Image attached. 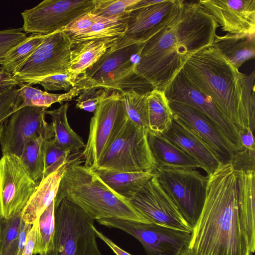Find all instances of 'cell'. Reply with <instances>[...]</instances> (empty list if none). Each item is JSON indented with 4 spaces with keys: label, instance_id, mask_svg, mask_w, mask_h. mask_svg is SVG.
<instances>
[{
    "label": "cell",
    "instance_id": "6da1fadb",
    "mask_svg": "<svg viewBox=\"0 0 255 255\" xmlns=\"http://www.w3.org/2000/svg\"><path fill=\"white\" fill-rule=\"evenodd\" d=\"M219 26L198 0H181L172 20L143 44L136 75L164 91L193 54L213 45Z\"/></svg>",
    "mask_w": 255,
    "mask_h": 255
},
{
    "label": "cell",
    "instance_id": "60d3db41",
    "mask_svg": "<svg viewBox=\"0 0 255 255\" xmlns=\"http://www.w3.org/2000/svg\"><path fill=\"white\" fill-rule=\"evenodd\" d=\"M27 37L22 28L0 30V60Z\"/></svg>",
    "mask_w": 255,
    "mask_h": 255
},
{
    "label": "cell",
    "instance_id": "d6a6232c",
    "mask_svg": "<svg viewBox=\"0 0 255 255\" xmlns=\"http://www.w3.org/2000/svg\"><path fill=\"white\" fill-rule=\"evenodd\" d=\"M35 226L33 255H44L53 246L55 232L54 201L33 223Z\"/></svg>",
    "mask_w": 255,
    "mask_h": 255
},
{
    "label": "cell",
    "instance_id": "3957f363",
    "mask_svg": "<svg viewBox=\"0 0 255 255\" xmlns=\"http://www.w3.org/2000/svg\"><path fill=\"white\" fill-rule=\"evenodd\" d=\"M181 71L201 92L211 98L240 130L255 128V72L235 68L212 45L193 54Z\"/></svg>",
    "mask_w": 255,
    "mask_h": 255
},
{
    "label": "cell",
    "instance_id": "cb8c5ba5",
    "mask_svg": "<svg viewBox=\"0 0 255 255\" xmlns=\"http://www.w3.org/2000/svg\"><path fill=\"white\" fill-rule=\"evenodd\" d=\"M212 46L236 69L255 56V35L227 33L216 35Z\"/></svg>",
    "mask_w": 255,
    "mask_h": 255
},
{
    "label": "cell",
    "instance_id": "52a82bcc",
    "mask_svg": "<svg viewBox=\"0 0 255 255\" xmlns=\"http://www.w3.org/2000/svg\"><path fill=\"white\" fill-rule=\"evenodd\" d=\"M160 185L175 204L192 229L202 212L208 176L195 169L156 167Z\"/></svg>",
    "mask_w": 255,
    "mask_h": 255
},
{
    "label": "cell",
    "instance_id": "e0dca14e",
    "mask_svg": "<svg viewBox=\"0 0 255 255\" xmlns=\"http://www.w3.org/2000/svg\"><path fill=\"white\" fill-rule=\"evenodd\" d=\"M168 102L174 121L197 134L219 155L223 163L231 162L236 151L211 119L193 107Z\"/></svg>",
    "mask_w": 255,
    "mask_h": 255
},
{
    "label": "cell",
    "instance_id": "bcb514c9",
    "mask_svg": "<svg viewBox=\"0 0 255 255\" xmlns=\"http://www.w3.org/2000/svg\"><path fill=\"white\" fill-rule=\"evenodd\" d=\"M94 230L97 237H98L102 240L109 247H110V248L116 255H132L117 246L111 239L106 236V235L103 234L101 232L98 231L95 226L94 227Z\"/></svg>",
    "mask_w": 255,
    "mask_h": 255
},
{
    "label": "cell",
    "instance_id": "f35d334b",
    "mask_svg": "<svg viewBox=\"0 0 255 255\" xmlns=\"http://www.w3.org/2000/svg\"><path fill=\"white\" fill-rule=\"evenodd\" d=\"M22 223L21 213L8 219L3 218L0 255H4L11 245L18 240Z\"/></svg>",
    "mask_w": 255,
    "mask_h": 255
},
{
    "label": "cell",
    "instance_id": "4dcf8cb0",
    "mask_svg": "<svg viewBox=\"0 0 255 255\" xmlns=\"http://www.w3.org/2000/svg\"><path fill=\"white\" fill-rule=\"evenodd\" d=\"M46 36L33 33L27 36L0 60V66L12 75L17 73L40 45Z\"/></svg>",
    "mask_w": 255,
    "mask_h": 255
},
{
    "label": "cell",
    "instance_id": "1f68e13d",
    "mask_svg": "<svg viewBox=\"0 0 255 255\" xmlns=\"http://www.w3.org/2000/svg\"><path fill=\"white\" fill-rule=\"evenodd\" d=\"M54 136L51 124L46 132L27 145L19 157L30 175L37 183L41 180L44 172V142Z\"/></svg>",
    "mask_w": 255,
    "mask_h": 255
},
{
    "label": "cell",
    "instance_id": "7a4b0ae2",
    "mask_svg": "<svg viewBox=\"0 0 255 255\" xmlns=\"http://www.w3.org/2000/svg\"><path fill=\"white\" fill-rule=\"evenodd\" d=\"M208 180L204 204L188 246L197 255H252L239 212L238 172L222 163Z\"/></svg>",
    "mask_w": 255,
    "mask_h": 255
},
{
    "label": "cell",
    "instance_id": "ab89813d",
    "mask_svg": "<svg viewBox=\"0 0 255 255\" xmlns=\"http://www.w3.org/2000/svg\"><path fill=\"white\" fill-rule=\"evenodd\" d=\"M112 91L100 86L87 88L78 96L76 99V107L89 112H94L100 102Z\"/></svg>",
    "mask_w": 255,
    "mask_h": 255
},
{
    "label": "cell",
    "instance_id": "f546056e",
    "mask_svg": "<svg viewBox=\"0 0 255 255\" xmlns=\"http://www.w3.org/2000/svg\"><path fill=\"white\" fill-rule=\"evenodd\" d=\"M148 130L163 134L173 121V114L164 92L153 89L147 92Z\"/></svg>",
    "mask_w": 255,
    "mask_h": 255
},
{
    "label": "cell",
    "instance_id": "5bb4252c",
    "mask_svg": "<svg viewBox=\"0 0 255 255\" xmlns=\"http://www.w3.org/2000/svg\"><path fill=\"white\" fill-rule=\"evenodd\" d=\"M181 0H160L151 5L130 10L124 35L111 51L134 44H143L162 29L174 17Z\"/></svg>",
    "mask_w": 255,
    "mask_h": 255
},
{
    "label": "cell",
    "instance_id": "f6af8a7d",
    "mask_svg": "<svg viewBox=\"0 0 255 255\" xmlns=\"http://www.w3.org/2000/svg\"><path fill=\"white\" fill-rule=\"evenodd\" d=\"M16 80L13 75L0 66V93L8 91L20 84Z\"/></svg>",
    "mask_w": 255,
    "mask_h": 255
},
{
    "label": "cell",
    "instance_id": "603a6c76",
    "mask_svg": "<svg viewBox=\"0 0 255 255\" xmlns=\"http://www.w3.org/2000/svg\"><path fill=\"white\" fill-rule=\"evenodd\" d=\"M147 140L156 167L201 168L195 159L162 134L148 130Z\"/></svg>",
    "mask_w": 255,
    "mask_h": 255
},
{
    "label": "cell",
    "instance_id": "277c9868",
    "mask_svg": "<svg viewBox=\"0 0 255 255\" xmlns=\"http://www.w3.org/2000/svg\"><path fill=\"white\" fill-rule=\"evenodd\" d=\"M71 160L60 183L54 200L55 209L66 199L92 219L118 218L150 223L128 202L112 191L92 169Z\"/></svg>",
    "mask_w": 255,
    "mask_h": 255
},
{
    "label": "cell",
    "instance_id": "e575fe53",
    "mask_svg": "<svg viewBox=\"0 0 255 255\" xmlns=\"http://www.w3.org/2000/svg\"><path fill=\"white\" fill-rule=\"evenodd\" d=\"M85 76V74L79 75L70 72L58 74L29 81L25 84L29 85L39 84L45 91L64 90L69 91L75 87Z\"/></svg>",
    "mask_w": 255,
    "mask_h": 255
},
{
    "label": "cell",
    "instance_id": "4316f807",
    "mask_svg": "<svg viewBox=\"0 0 255 255\" xmlns=\"http://www.w3.org/2000/svg\"><path fill=\"white\" fill-rule=\"evenodd\" d=\"M68 103L62 104L57 109L47 111L46 114L51 118L54 142L60 148L77 153L81 149L84 148L85 144L82 138L71 128L67 119Z\"/></svg>",
    "mask_w": 255,
    "mask_h": 255
},
{
    "label": "cell",
    "instance_id": "484cf974",
    "mask_svg": "<svg viewBox=\"0 0 255 255\" xmlns=\"http://www.w3.org/2000/svg\"><path fill=\"white\" fill-rule=\"evenodd\" d=\"M118 39L93 40L72 45L69 72L82 75L113 47Z\"/></svg>",
    "mask_w": 255,
    "mask_h": 255
},
{
    "label": "cell",
    "instance_id": "f907efd6",
    "mask_svg": "<svg viewBox=\"0 0 255 255\" xmlns=\"http://www.w3.org/2000/svg\"><path fill=\"white\" fill-rule=\"evenodd\" d=\"M2 221H3V218H0V242L1 229H2Z\"/></svg>",
    "mask_w": 255,
    "mask_h": 255
},
{
    "label": "cell",
    "instance_id": "8fae6325",
    "mask_svg": "<svg viewBox=\"0 0 255 255\" xmlns=\"http://www.w3.org/2000/svg\"><path fill=\"white\" fill-rule=\"evenodd\" d=\"M94 4V0H44L21 12L22 28L26 33L49 34L91 11Z\"/></svg>",
    "mask_w": 255,
    "mask_h": 255
},
{
    "label": "cell",
    "instance_id": "74e56055",
    "mask_svg": "<svg viewBox=\"0 0 255 255\" xmlns=\"http://www.w3.org/2000/svg\"><path fill=\"white\" fill-rule=\"evenodd\" d=\"M22 103V100L16 87L0 93V142L6 122Z\"/></svg>",
    "mask_w": 255,
    "mask_h": 255
},
{
    "label": "cell",
    "instance_id": "681fc988",
    "mask_svg": "<svg viewBox=\"0 0 255 255\" xmlns=\"http://www.w3.org/2000/svg\"><path fill=\"white\" fill-rule=\"evenodd\" d=\"M180 255H197L188 247L186 248L180 254Z\"/></svg>",
    "mask_w": 255,
    "mask_h": 255
},
{
    "label": "cell",
    "instance_id": "2e32d148",
    "mask_svg": "<svg viewBox=\"0 0 255 255\" xmlns=\"http://www.w3.org/2000/svg\"><path fill=\"white\" fill-rule=\"evenodd\" d=\"M44 107H19L6 122L0 142L2 155L20 157L27 145L51 126L45 121Z\"/></svg>",
    "mask_w": 255,
    "mask_h": 255
},
{
    "label": "cell",
    "instance_id": "d6986e66",
    "mask_svg": "<svg viewBox=\"0 0 255 255\" xmlns=\"http://www.w3.org/2000/svg\"><path fill=\"white\" fill-rule=\"evenodd\" d=\"M198 1L223 31L255 35V0Z\"/></svg>",
    "mask_w": 255,
    "mask_h": 255
},
{
    "label": "cell",
    "instance_id": "ac0fdd59",
    "mask_svg": "<svg viewBox=\"0 0 255 255\" xmlns=\"http://www.w3.org/2000/svg\"><path fill=\"white\" fill-rule=\"evenodd\" d=\"M143 44H134L107 52L85 73L94 86L105 88L116 84L128 76L139 60Z\"/></svg>",
    "mask_w": 255,
    "mask_h": 255
},
{
    "label": "cell",
    "instance_id": "f1b7e54d",
    "mask_svg": "<svg viewBox=\"0 0 255 255\" xmlns=\"http://www.w3.org/2000/svg\"><path fill=\"white\" fill-rule=\"evenodd\" d=\"M128 14L114 18H101L85 31L69 36L72 44L93 40L117 39L118 40L126 31Z\"/></svg>",
    "mask_w": 255,
    "mask_h": 255
},
{
    "label": "cell",
    "instance_id": "8d00e7d4",
    "mask_svg": "<svg viewBox=\"0 0 255 255\" xmlns=\"http://www.w3.org/2000/svg\"><path fill=\"white\" fill-rule=\"evenodd\" d=\"M70 151L58 147L53 139H46L44 143V172L42 178L55 171L62 165L68 162L71 154Z\"/></svg>",
    "mask_w": 255,
    "mask_h": 255
},
{
    "label": "cell",
    "instance_id": "ee69618b",
    "mask_svg": "<svg viewBox=\"0 0 255 255\" xmlns=\"http://www.w3.org/2000/svg\"><path fill=\"white\" fill-rule=\"evenodd\" d=\"M101 18L102 17L89 11L75 19L62 30L69 36L79 34L89 29L94 23Z\"/></svg>",
    "mask_w": 255,
    "mask_h": 255
},
{
    "label": "cell",
    "instance_id": "44dd1931",
    "mask_svg": "<svg viewBox=\"0 0 255 255\" xmlns=\"http://www.w3.org/2000/svg\"><path fill=\"white\" fill-rule=\"evenodd\" d=\"M239 218L241 229L252 254L255 250V171H238Z\"/></svg>",
    "mask_w": 255,
    "mask_h": 255
},
{
    "label": "cell",
    "instance_id": "7bdbcfd3",
    "mask_svg": "<svg viewBox=\"0 0 255 255\" xmlns=\"http://www.w3.org/2000/svg\"><path fill=\"white\" fill-rule=\"evenodd\" d=\"M231 163L236 171H255V148L243 147L236 151Z\"/></svg>",
    "mask_w": 255,
    "mask_h": 255
},
{
    "label": "cell",
    "instance_id": "c3c4849f",
    "mask_svg": "<svg viewBox=\"0 0 255 255\" xmlns=\"http://www.w3.org/2000/svg\"><path fill=\"white\" fill-rule=\"evenodd\" d=\"M18 245V240L14 242L4 255H17Z\"/></svg>",
    "mask_w": 255,
    "mask_h": 255
},
{
    "label": "cell",
    "instance_id": "5b68a950",
    "mask_svg": "<svg viewBox=\"0 0 255 255\" xmlns=\"http://www.w3.org/2000/svg\"><path fill=\"white\" fill-rule=\"evenodd\" d=\"M147 131L128 118L94 170L154 173L156 165L149 146Z\"/></svg>",
    "mask_w": 255,
    "mask_h": 255
},
{
    "label": "cell",
    "instance_id": "d590c367",
    "mask_svg": "<svg viewBox=\"0 0 255 255\" xmlns=\"http://www.w3.org/2000/svg\"><path fill=\"white\" fill-rule=\"evenodd\" d=\"M138 0H94L91 12L104 18H111L128 14Z\"/></svg>",
    "mask_w": 255,
    "mask_h": 255
},
{
    "label": "cell",
    "instance_id": "ffe728a7",
    "mask_svg": "<svg viewBox=\"0 0 255 255\" xmlns=\"http://www.w3.org/2000/svg\"><path fill=\"white\" fill-rule=\"evenodd\" d=\"M195 159L209 176L223 163L219 155L192 130L173 119L162 134Z\"/></svg>",
    "mask_w": 255,
    "mask_h": 255
},
{
    "label": "cell",
    "instance_id": "4fadbf2b",
    "mask_svg": "<svg viewBox=\"0 0 255 255\" xmlns=\"http://www.w3.org/2000/svg\"><path fill=\"white\" fill-rule=\"evenodd\" d=\"M127 201L150 223L192 232V228L160 185L155 175Z\"/></svg>",
    "mask_w": 255,
    "mask_h": 255
},
{
    "label": "cell",
    "instance_id": "d4e9b609",
    "mask_svg": "<svg viewBox=\"0 0 255 255\" xmlns=\"http://www.w3.org/2000/svg\"><path fill=\"white\" fill-rule=\"evenodd\" d=\"M19 87V94L22 100L20 107L31 106L47 109L54 103H59L62 105L65 101L72 100L78 96L83 90L92 87V83L84 77L68 92L61 94L43 91L24 83H21Z\"/></svg>",
    "mask_w": 255,
    "mask_h": 255
},
{
    "label": "cell",
    "instance_id": "8992f818",
    "mask_svg": "<svg viewBox=\"0 0 255 255\" xmlns=\"http://www.w3.org/2000/svg\"><path fill=\"white\" fill-rule=\"evenodd\" d=\"M94 221L74 203L63 199L55 209L52 248L44 255H102Z\"/></svg>",
    "mask_w": 255,
    "mask_h": 255
},
{
    "label": "cell",
    "instance_id": "b9f144b4",
    "mask_svg": "<svg viewBox=\"0 0 255 255\" xmlns=\"http://www.w3.org/2000/svg\"><path fill=\"white\" fill-rule=\"evenodd\" d=\"M35 236V224H27L22 221L17 255H33Z\"/></svg>",
    "mask_w": 255,
    "mask_h": 255
},
{
    "label": "cell",
    "instance_id": "7c38bea8",
    "mask_svg": "<svg viewBox=\"0 0 255 255\" xmlns=\"http://www.w3.org/2000/svg\"><path fill=\"white\" fill-rule=\"evenodd\" d=\"M39 183L14 155L0 159V218L8 219L21 213Z\"/></svg>",
    "mask_w": 255,
    "mask_h": 255
},
{
    "label": "cell",
    "instance_id": "30bf717a",
    "mask_svg": "<svg viewBox=\"0 0 255 255\" xmlns=\"http://www.w3.org/2000/svg\"><path fill=\"white\" fill-rule=\"evenodd\" d=\"M72 42L63 30L46 35L37 49L13 77L20 83L69 72Z\"/></svg>",
    "mask_w": 255,
    "mask_h": 255
},
{
    "label": "cell",
    "instance_id": "ba28073f",
    "mask_svg": "<svg viewBox=\"0 0 255 255\" xmlns=\"http://www.w3.org/2000/svg\"><path fill=\"white\" fill-rule=\"evenodd\" d=\"M128 118L121 92L112 91L97 106L91 119L87 142L81 155L84 166L96 169Z\"/></svg>",
    "mask_w": 255,
    "mask_h": 255
},
{
    "label": "cell",
    "instance_id": "9c48e42d",
    "mask_svg": "<svg viewBox=\"0 0 255 255\" xmlns=\"http://www.w3.org/2000/svg\"><path fill=\"white\" fill-rule=\"evenodd\" d=\"M102 225L122 230L136 239L147 255H180L188 247L191 233L153 223L118 218L97 220Z\"/></svg>",
    "mask_w": 255,
    "mask_h": 255
},
{
    "label": "cell",
    "instance_id": "836d02e7",
    "mask_svg": "<svg viewBox=\"0 0 255 255\" xmlns=\"http://www.w3.org/2000/svg\"><path fill=\"white\" fill-rule=\"evenodd\" d=\"M121 92L128 117L134 123L148 130V110L146 93L134 89Z\"/></svg>",
    "mask_w": 255,
    "mask_h": 255
},
{
    "label": "cell",
    "instance_id": "83f0119b",
    "mask_svg": "<svg viewBox=\"0 0 255 255\" xmlns=\"http://www.w3.org/2000/svg\"><path fill=\"white\" fill-rule=\"evenodd\" d=\"M94 171L112 191L127 200L155 175L152 173L124 172L104 169Z\"/></svg>",
    "mask_w": 255,
    "mask_h": 255
},
{
    "label": "cell",
    "instance_id": "7402d4cb",
    "mask_svg": "<svg viewBox=\"0 0 255 255\" xmlns=\"http://www.w3.org/2000/svg\"><path fill=\"white\" fill-rule=\"evenodd\" d=\"M71 161L41 179L21 212L24 223L32 225L54 201L61 179Z\"/></svg>",
    "mask_w": 255,
    "mask_h": 255
},
{
    "label": "cell",
    "instance_id": "7dc6e473",
    "mask_svg": "<svg viewBox=\"0 0 255 255\" xmlns=\"http://www.w3.org/2000/svg\"><path fill=\"white\" fill-rule=\"evenodd\" d=\"M254 132L249 128L240 130V136L242 148H255Z\"/></svg>",
    "mask_w": 255,
    "mask_h": 255
},
{
    "label": "cell",
    "instance_id": "9a60e30c",
    "mask_svg": "<svg viewBox=\"0 0 255 255\" xmlns=\"http://www.w3.org/2000/svg\"><path fill=\"white\" fill-rule=\"evenodd\" d=\"M169 101L193 107L211 119L236 151L242 149L240 130L224 115L210 97L196 88L180 71L164 91Z\"/></svg>",
    "mask_w": 255,
    "mask_h": 255
}]
</instances>
